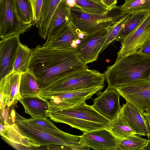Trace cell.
Instances as JSON below:
<instances>
[{
	"label": "cell",
	"mask_w": 150,
	"mask_h": 150,
	"mask_svg": "<svg viewBox=\"0 0 150 150\" xmlns=\"http://www.w3.org/2000/svg\"><path fill=\"white\" fill-rule=\"evenodd\" d=\"M148 137V144L145 148V150L150 149V134L147 136Z\"/></svg>",
	"instance_id": "d590c367"
},
{
	"label": "cell",
	"mask_w": 150,
	"mask_h": 150,
	"mask_svg": "<svg viewBox=\"0 0 150 150\" xmlns=\"http://www.w3.org/2000/svg\"><path fill=\"white\" fill-rule=\"evenodd\" d=\"M108 88L133 81L150 80V57L137 52L117 57L115 63L108 67L104 73Z\"/></svg>",
	"instance_id": "7a4b0ae2"
},
{
	"label": "cell",
	"mask_w": 150,
	"mask_h": 150,
	"mask_svg": "<svg viewBox=\"0 0 150 150\" xmlns=\"http://www.w3.org/2000/svg\"><path fill=\"white\" fill-rule=\"evenodd\" d=\"M143 114L147 120L150 127V110L147 112H144Z\"/></svg>",
	"instance_id": "e575fe53"
},
{
	"label": "cell",
	"mask_w": 150,
	"mask_h": 150,
	"mask_svg": "<svg viewBox=\"0 0 150 150\" xmlns=\"http://www.w3.org/2000/svg\"><path fill=\"white\" fill-rule=\"evenodd\" d=\"M91 0L100 4L101 0Z\"/></svg>",
	"instance_id": "8d00e7d4"
},
{
	"label": "cell",
	"mask_w": 150,
	"mask_h": 150,
	"mask_svg": "<svg viewBox=\"0 0 150 150\" xmlns=\"http://www.w3.org/2000/svg\"><path fill=\"white\" fill-rule=\"evenodd\" d=\"M131 15L130 13H126L119 21L107 28L108 30L107 37L100 53L106 48L112 42L116 40L123 26Z\"/></svg>",
	"instance_id": "83f0119b"
},
{
	"label": "cell",
	"mask_w": 150,
	"mask_h": 150,
	"mask_svg": "<svg viewBox=\"0 0 150 150\" xmlns=\"http://www.w3.org/2000/svg\"><path fill=\"white\" fill-rule=\"evenodd\" d=\"M21 74L11 71L0 79L1 105L10 107L21 98L19 91Z\"/></svg>",
	"instance_id": "9a60e30c"
},
{
	"label": "cell",
	"mask_w": 150,
	"mask_h": 150,
	"mask_svg": "<svg viewBox=\"0 0 150 150\" xmlns=\"http://www.w3.org/2000/svg\"><path fill=\"white\" fill-rule=\"evenodd\" d=\"M114 89L142 112L150 110V80L135 81Z\"/></svg>",
	"instance_id": "9c48e42d"
},
{
	"label": "cell",
	"mask_w": 150,
	"mask_h": 150,
	"mask_svg": "<svg viewBox=\"0 0 150 150\" xmlns=\"http://www.w3.org/2000/svg\"><path fill=\"white\" fill-rule=\"evenodd\" d=\"M81 140L89 148L95 150H116L118 140L107 129L85 133Z\"/></svg>",
	"instance_id": "4fadbf2b"
},
{
	"label": "cell",
	"mask_w": 150,
	"mask_h": 150,
	"mask_svg": "<svg viewBox=\"0 0 150 150\" xmlns=\"http://www.w3.org/2000/svg\"><path fill=\"white\" fill-rule=\"evenodd\" d=\"M120 6L122 11L126 13L150 12V0H125Z\"/></svg>",
	"instance_id": "484cf974"
},
{
	"label": "cell",
	"mask_w": 150,
	"mask_h": 150,
	"mask_svg": "<svg viewBox=\"0 0 150 150\" xmlns=\"http://www.w3.org/2000/svg\"><path fill=\"white\" fill-rule=\"evenodd\" d=\"M147 144V139L136 134L118 140L116 150H145Z\"/></svg>",
	"instance_id": "cb8c5ba5"
},
{
	"label": "cell",
	"mask_w": 150,
	"mask_h": 150,
	"mask_svg": "<svg viewBox=\"0 0 150 150\" xmlns=\"http://www.w3.org/2000/svg\"><path fill=\"white\" fill-rule=\"evenodd\" d=\"M150 12H140L132 14L122 28L116 41H121L136 28Z\"/></svg>",
	"instance_id": "d4e9b609"
},
{
	"label": "cell",
	"mask_w": 150,
	"mask_h": 150,
	"mask_svg": "<svg viewBox=\"0 0 150 150\" xmlns=\"http://www.w3.org/2000/svg\"><path fill=\"white\" fill-rule=\"evenodd\" d=\"M32 24H25L20 19L15 0H0V37L2 39L28 31Z\"/></svg>",
	"instance_id": "ba28073f"
},
{
	"label": "cell",
	"mask_w": 150,
	"mask_h": 150,
	"mask_svg": "<svg viewBox=\"0 0 150 150\" xmlns=\"http://www.w3.org/2000/svg\"><path fill=\"white\" fill-rule=\"evenodd\" d=\"M121 112L137 134L144 136L150 134V127L143 113L127 101L121 107Z\"/></svg>",
	"instance_id": "e0dca14e"
},
{
	"label": "cell",
	"mask_w": 150,
	"mask_h": 150,
	"mask_svg": "<svg viewBox=\"0 0 150 150\" xmlns=\"http://www.w3.org/2000/svg\"><path fill=\"white\" fill-rule=\"evenodd\" d=\"M18 16L21 21L25 24H32L33 12L30 0H15Z\"/></svg>",
	"instance_id": "4316f807"
},
{
	"label": "cell",
	"mask_w": 150,
	"mask_h": 150,
	"mask_svg": "<svg viewBox=\"0 0 150 150\" xmlns=\"http://www.w3.org/2000/svg\"><path fill=\"white\" fill-rule=\"evenodd\" d=\"M19 35H14L0 42V79L12 71L20 44Z\"/></svg>",
	"instance_id": "5bb4252c"
},
{
	"label": "cell",
	"mask_w": 150,
	"mask_h": 150,
	"mask_svg": "<svg viewBox=\"0 0 150 150\" xmlns=\"http://www.w3.org/2000/svg\"><path fill=\"white\" fill-rule=\"evenodd\" d=\"M65 1L67 5L71 8L76 6V0H65Z\"/></svg>",
	"instance_id": "836d02e7"
},
{
	"label": "cell",
	"mask_w": 150,
	"mask_h": 150,
	"mask_svg": "<svg viewBox=\"0 0 150 150\" xmlns=\"http://www.w3.org/2000/svg\"><path fill=\"white\" fill-rule=\"evenodd\" d=\"M19 101L24 107L25 113L31 117L45 118L48 117L49 107L48 100L38 95L21 98Z\"/></svg>",
	"instance_id": "ac0fdd59"
},
{
	"label": "cell",
	"mask_w": 150,
	"mask_h": 150,
	"mask_svg": "<svg viewBox=\"0 0 150 150\" xmlns=\"http://www.w3.org/2000/svg\"><path fill=\"white\" fill-rule=\"evenodd\" d=\"M139 52L143 54L150 57V40L148 42Z\"/></svg>",
	"instance_id": "d6a6232c"
},
{
	"label": "cell",
	"mask_w": 150,
	"mask_h": 150,
	"mask_svg": "<svg viewBox=\"0 0 150 150\" xmlns=\"http://www.w3.org/2000/svg\"><path fill=\"white\" fill-rule=\"evenodd\" d=\"M71 8L62 0L55 11L48 30L47 38L54 35L62 28L71 21Z\"/></svg>",
	"instance_id": "d6986e66"
},
{
	"label": "cell",
	"mask_w": 150,
	"mask_h": 150,
	"mask_svg": "<svg viewBox=\"0 0 150 150\" xmlns=\"http://www.w3.org/2000/svg\"><path fill=\"white\" fill-rule=\"evenodd\" d=\"M107 28L86 35L75 50L79 59L84 64L97 60L106 40Z\"/></svg>",
	"instance_id": "30bf717a"
},
{
	"label": "cell",
	"mask_w": 150,
	"mask_h": 150,
	"mask_svg": "<svg viewBox=\"0 0 150 150\" xmlns=\"http://www.w3.org/2000/svg\"><path fill=\"white\" fill-rule=\"evenodd\" d=\"M62 0H44L40 18L35 25L38 33L43 39L47 38L48 30L53 15Z\"/></svg>",
	"instance_id": "ffe728a7"
},
{
	"label": "cell",
	"mask_w": 150,
	"mask_h": 150,
	"mask_svg": "<svg viewBox=\"0 0 150 150\" xmlns=\"http://www.w3.org/2000/svg\"><path fill=\"white\" fill-rule=\"evenodd\" d=\"M32 49L20 43L13 65L12 71L20 74L28 71L29 63L32 54Z\"/></svg>",
	"instance_id": "603a6c76"
},
{
	"label": "cell",
	"mask_w": 150,
	"mask_h": 150,
	"mask_svg": "<svg viewBox=\"0 0 150 150\" xmlns=\"http://www.w3.org/2000/svg\"><path fill=\"white\" fill-rule=\"evenodd\" d=\"M71 21L80 31L88 35L107 28L119 21L126 14L120 6L102 13H91L75 6L70 8Z\"/></svg>",
	"instance_id": "5b68a950"
},
{
	"label": "cell",
	"mask_w": 150,
	"mask_h": 150,
	"mask_svg": "<svg viewBox=\"0 0 150 150\" xmlns=\"http://www.w3.org/2000/svg\"><path fill=\"white\" fill-rule=\"evenodd\" d=\"M105 80L104 74L88 68L63 77L42 92H57L85 89L104 86Z\"/></svg>",
	"instance_id": "8992f818"
},
{
	"label": "cell",
	"mask_w": 150,
	"mask_h": 150,
	"mask_svg": "<svg viewBox=\"0 0 150 150\" xmlns=\"http://www.w3.org/2000/svg\"><path fill=\"white\" fill-rule=\"evenodd\" d=\"M33 9V20L32 25L34 26L39 21L44 0H30Z\"/></svg>",
	"instance_id": "f546056e"
},
{
	"label": "cell",
	"mask_w": 150,
	"mask_h": 150,
	"mask_svg": "<svg viewBox=\"0 0 150 150\" xmlns=\"http://www.w3.org/2000/svg\"><path fill=\"white\" fill-rule=\"evenodd\" d=\"M79 31L71 21L54 35L47 38L46 42L41 46L51 49H72L73 42L77 39H80L78 36Z\"/></svg>",
	"instance_id": "2e32d148"
},
{
	"label": "cell",
	"mask_w": 150,
	"mask_h": 150,
	"mask_svg": "<svg viewBox=\"0 0 150 150\" xmlns=\"http://www.w3.org/2000/svg\"><path fill=\"white\" fill-rule=\"evenodd\" d=\"M117 0H101L100 4L106 7L108 11L116 8Z\"/></svg>",
	"instance_id": "1f68e13d"
},
{
	"label": "cell",
	"mask_w": 150,
	"mask_h": 150,
	"mask_svg": "<svg viewBox=\"0 0 150 150\" xmlns=\"http://www.w3.org/2000/svg\"><path fill=\"white\" fill-rule=\"evenodd\" d=\"M104 86L79 90L57 92H41L39 95L48 100L49 107L47 112H53L70 108L91 99Z\"/></svg>",
	"instance_id": "52a82bcc"
},
{
	"label": "cell",
	"mask_w": 150,
	"mask_h": 150,
	"mask_svg": "<svg viewBox=\"0 0 150 150\" xmlns=\"http://www.w3.org/2000/svg\"><path fill=\"white\" fill-rule=\"evenodd\" d=\"M94 100L92 106L98 113L111 122L120 112V95L114 88H107L100 91Z\"/></svg>",
	"instance_id": "7c38bea8"
},
{
	"label": "cell",
	"mask_w": 150,
	"mask_h": 150,
	"mask_svg": "<svg viewBox=\"0 0 150 150\" xmlns=\"http://www.w3.org/2000/svg\"><path fill=\"white\" fill-rule=\"evenodd\" d=\"M19 91L21 98L37 96L40 92L36 79L28 71L21 74Z\"/></svg>",
	"instance_id": "7402d4cb"
},
{
	"label": "cell",
	"mask_w": 150,
	"mask_h": 150,
	"mask_svg": "<svg viewBox=\"0 0 150 150\" xmlns=\"http://www.w3.org/2000/svg\"><path fill=\"white\" fill-rule=\"evenodd\" d=\"M28 119L32 122L41 127L56 130L59 129L47 117L45 118L31 117Z\"/></svg>",
	"instance_id": "4dcf8cb0"
},
{
	"label": "cell",
	"mask_w": 150,
	"mask_h": 150,
	"mask_svg": "<svg viewBox=\"0 0 150 150\" xmlns=\"http://www.w3.org/2000/svg\"><path fill=\"white\" fill-rule=\"evenodd\" d=\"M150 40V12L144 20L121 41L117 57L139 52Z\"/></svg>",
	"instance_id": "8fae6325"
},
{
	"label": "cell",
	"mask_w": 150,
	"mask_h": 150,
	"mask_svg": "<svg viewBox=\"0 0 150 150\" xmlns=\"http://www.w3.org/2000/svg\"><path fill=\"white\" fill-rule=\"evenodd\" d=\"M76 6L91 13H102L108 10L101 4L91 0H76Z\"/></svg>",
	"instance_id": "f1b7e54d"
},
{
	"label": "cell",
	"mask_w": 150,
	"mask_h": 150,
	"mask_svg": "<svg viewBox=\"0 0 150 150\" xmlns=\"http://www.w3.org/2000/svg\"><path fill=\"white\" fill-rule=\"evenodd\" d=\"M13 123L21 134L33 143L40 146L51 145H67L76 143L80 136L39 126L20 115L13 110L11 112Z\"/></svg>",
	"instance_id": "277c9868"
},
{
	"label": "cell",
	"mask_w": 150,
	"mask_h": 150,
	"mask_svg": "<svg viewBox=\"0 0 150 150\" xmlns=\"http://www.w3.org/2000/svg\"><path fill=\"white\" fill-rule=\"evenodd\" d=\"M47 115L54 122L66 124L83 133L107 129L111 123L85 102L62 110L47 112Z\"/></svg>",
	"instance_id": "3957f363"
},
{
	"label": "cell",
	"mask_w": 150,
	"mask_h": 150,
	"mask_svg": "<svg viewBox=\"0 0 150 150\" xmlns=\"http://www.w3.org/2000/svg\"><path fill=\"white\" fill-rule=\"evenodd\" d=\"M107 129L118 140H122L134 134H137L121 111L111 122L109 127Z\"/></svg>",
	"instance_id": "44dd1931"
},
{
	"label": "cell",
	"mask_w": 150,
	"mask_h": 150,
	"mask_svg": "<svg viewBox=\"0 0 150 150\" xmlns=\"http://www.w3.org/2000/svg\"><path fill=\"white\" fill-rule=\"evenodd\" d=\"M32 50L28 71L36 79L40 92L64 76L88 68L74 49H48L38 45Z\"/></svg>",
	"instance_id": "6da1fadb"
}]
</instances>
